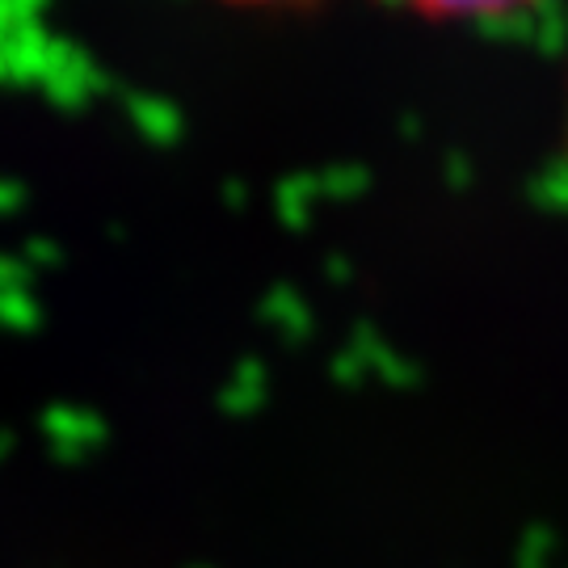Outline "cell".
I'll return each instance as SVG.
<instances>
[{
  "label": "cell",
  "instance_id": "1",
  "mask_svg": "<svg viewBox=\"0 0 568 568\" xmlns=\"http://www.w3.org/2000/svg\"><path fill=\"white\" fill-rule=\"evenodd\" d=\"M408 4H417L422 13H434V18H497L527 0H408Z\"/></svg>",
  "mask_w": 568,
  "mask_h": 568
}]
</instances>
